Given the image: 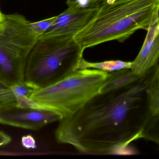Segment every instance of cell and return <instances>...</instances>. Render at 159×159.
I'll return each instance as SVG.
<instances>
[{
    "instance_id": "cell-21",
    "label": "cell",
    "mask_w": 159,
    "mask_h": 159,
    "mask_svg": "<svg viewBox=\"0 0 159 159\" xmlns=\"http://www.w3.org/2000/svg\"><path fill=\"white\" fill-rule=\"evenodd\" d=\"M159 34V22L157 26V29H156V35H158Z\"/></svg>"
},
{
    "instance_id": "cell-3",
    "label": "cell",
    "mask_w": 159,
    "mask_h": 159,
    "mask_svg": "<svg viewBox=\"0 0 159 159\" xmlns=\"http://www.w3.org/2000/svg\"><path fill=\"white\" fill-rule=\"evenodd\" d=\"M84 49L74 37L39 39L27 60L24 83L38 90L59 82L79 70Z\"/></svg>"
},
{
    "instance_id": "cell-7",
    "label": "cell",
    "mask_w": 159,
    "mask_h": 159,
    "mask_svg": "<svg viewBox=\"0 0 159 159\" xmlns=\"http://www.w3.org/2000/svg\"><path fill=\"white\" fill-rule=\"evenodd\" d=\"M97 9L68 7L57 16L52 26L39 39L74 37L90 20Z\"/></svg>"
},
{
    "instance_id": "cell-10",
    "label": "cell",
    "mask_w": 159,
    "mask_h": 159,
    "mask_svg": "<svg viewBox=\"0 0 159 159\" xmlns=\"http://www.w3.org/2000/svg\"><path fill=\"white\" fill-rule=\"evenodd\" d=\"M131 64V62L121 60L106 61L97 63L89 62L83 58L80 63L78 68L79 70L93 68L107 72H111L122 69H130Z\"/></svg>"
},
{
    "instance_id": "cell-14",
    "label": "cell",
    "mask_w": 159,
    "mask_h": 159,
    "mask_svg": "<svg viewBox=\"0 0 159 159\" xmlns=\"http://www.w3.org/2000/svg\"><path fill=\"white\" fill-rule=\"evenodd\" d=\"M57 16L36 22H30V28L40 38L52 26L57 19Z\"/></svg>"
},
{
    "instance_id": "cell-12",
    "label": "cell",
    "mask_w": 159,
    "mask_h": 159,
    "mask_svg": "<svg viewBox=\"0 0 159 159\" xmlns=\"http://www.w3.org/2000/svg\"><path fill=\"white\" fill-rule=\"evenodd\" d=\"M148 111L151 115L159 113V63L155 67L152 80L147 90Z\"/></svg>"
},
{
    "instance_id": "cell-16",
    "label": "cell",
    "mask_w": 159,
    "mask_h": 159,
    "mask_svg": "<svg viewBox=\"0 0 159 159\" xmlns=\"http://www.w3.org/2000/svg\"><path fill=\"white\" fill-rule=\"evenodd\" d=\"M103 0H66L68 7L79 8H97Z\"/></svg>"
},
{
    "instance_id": "cell-4",
    "label": "cell",
    "mask_w": 159,
    "mask_h": 159,
    "mask_svg": "<svg viewBox=\"0 0 159 159\" xmlns=\"http://www.w3.org/2000/svg\"><path fill=\"white\" fill-rule=\"evenodd\" d=\"M108 74L97 69H80L51 86L34 90L30 98L42 108L65 118L75 114L99 93Z\"/></svg>"
},
{
    "instance_id": "cell-18",
    "label": "cell",
    "mask_w": 159,
    "mask_h": 159,
    "mask_svg": "<svg viewBox=\"0 0 159 159\" xmlns=\"http://www.w3.org/2000/svg\"><path fill=\"white\" fill-rule=\"evenodd\" d=\"M11 142V138L5 133L0 130V147L4 146Z\"/></svg>"
},
{
    "instance_id": "cell-17",
    "label": "cell",
    "mask_w": 159,
    "mask_h": 159,
    "mask_svg": "<svg viewBox=\"0 0 159 159\" xmlns=\"http://www.w3.org/2000/svg\"><path fill=\"white\" fill-rule=\"evenodd\" d=\"M21 144L27 149H35L36 148L35 139L31 135H25L21 138Z\"/></svg>"
},
{
    "instance_id": "cell-11",
    "label": "cell",
    "mask_w": 159,
    "mask_h": 159,
    "mask_svg": "<svg viewBox=\"0 0 159 159\" xmlns=\"http://www.w3.org/2000/svg\"><path fill=\"white\" fill-rule=\"evenodd\" d=\"M139 138L159 146V113L155 115L148 114L141 128Z\"/></svg>"
},
{
    "instance_id": "cell-19",
    "label": "cell",
    "mask_w": 159,
    "mask_h": 159,
    "mask_svg": "<svg viewBox=\"0 0 159 159\" xmlns=\"http://www.w3.org/2000/svg\"><path fill=\"white\" fill-rule=\"evenodd\" d=\"M120 1H121V0H103L102 3H113Z\"/></svg>"
},
{
    "instance_id": "cell-9",
    "label": "cell",
    "mask_w": 159,
    "mask_h": 159,
    "mask_svg": "<svg viewBox=\"0 0 159 159\" xmlns=\"http://www.w3.org/2000/svg\"><path fill=\"white\" fill-rule=\"evenodd\" d=\"M141 77L133 72L131 69H122L108 72L107 78L100 88L99 93L126 87L134 83Z\"/></svg>"
},
{
    "instance_id": "cell-5",
    "label": "cell",
    "mask_w": 159,
    "mask_h": 159,
    "mask_svg": "<svg viewBox=\"0 0 159 159\" xmlns=\"http://www.w3.org/2000/svg\"><path fill=\"white\" fill-rule=\"evenodd\" d=\"M23 15H5L0 24V82L11 86L24 82L30 53L39 39Z\"/></svg>"
},
{
    "instance_id": "cell-13",
    "label": "cell",
    "mask_w": 159,
    "mask_h": 159,
    "mask_svg": "<svg viewBox=\"0 0 159 159\" xmlns=\"http://www.w3.org/2000/svg\"><path fill=\"white\" fill-rule=\"evenodd\" d=\"M16 105V99L11 86L0 82V109Z\"/></svg>"
},
{
    "instance_id": "cell-6",
    "label": "cell",
    "mask_w": 159,
    "mask_h": 159,
    "mask_svg": "<svg viewBox=\"0 0 159 159\" xmlns=\"http://www.w3.org/2000/svg\"><path fill=\"white\" fill-rule=\"evenodd\" d=\"M63 119L59 114L46 109L20 108L0 109V124L25 129L37 131L48 124Z\"/></svg>"
},
{
    "instance_id": "cell-1",
    "label": "cell",
    "mask_w": 159,
    "mask_h": 159,
    "mask_svg": "<svg viewBox=\"0 0 159 159\" xmlns=\"http://www.w3.org/2000/svg\"><path fill=\"white\" fill-rule=\"evenodd\" d=\"M155 69L126 87L97 93L75 114L62 119L55 133L57 142L84 153L125 150L140 139L149 113L147 90Z\"/></svg>"
},
{
    "instance_id": "cell-20",
    "label": "cell",
    "mask_w": 159,
    "mask_h": 159,
    "mask_svg": "<svg viewBox=\"0 0 159 159\" xmlns=\"http://www.w3.org/2000/svg\"><path fill=\"white\" fill-rule=\"evenodd\" d=\"M5 18V14H3L0 9V24L2 23Z\"/></svg>"
},
{
    "instance_id": "cell-15",
    "label": "cell",
    "mask_w": 159,
    "mask_h": 159,
    "mask_svg": "<svg viewBox=\"0 0 159 159\" xmlns=\"http://www.w3.org/2000/svg\"><path fill=\"white\" fill-rule=\"evenodd\" d=\"M11 87L16 96L17 102L26 97L30 98L34 90L24 82L14 84L11 86Z\"/></svg>"
},
{
    "instance_id": "cell-8",
    "label": "cell",
    "mask_w": 159,
    "mask_h": 159,
    "mask_svg": "<svg viewBox=\"0 0 159 159\" xmlns=\"http://www.w3.org/2000/svg\"><path fill=\"white\" fill-rule=\"evenodd\" d=\"M159 61V34L149 40L144 41L140 52L131 62V70L139 76H143L156 67Z\"/></svg>"
},
{
    "instance_id": "cell-2",
    "label": "cell",
    "mask_w": 159,
    "mask_h": 159,
    "mask_svg": "<svg viewBox=\"0 0 159 159\" xmlns=\"http://www.w3.org/2000/svg\"><path fill=\"white\" fill-rule=\"evenodd\" d=\"M159 0H121L102 3L74 39L84 49L108 41L122 42L140 29L148 30Z\"/></svg>"
}]
</instances>
